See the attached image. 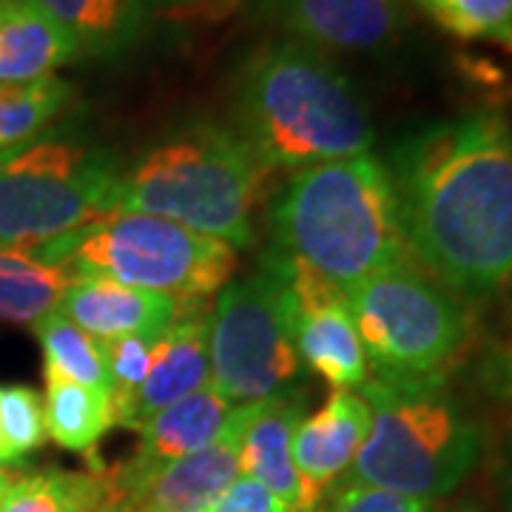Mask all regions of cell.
<instances>
[{
  "instance_id": "obj_1",
  "label": "cell",
  "mask_w": 512,
  "mask_h": 512,
  "mask_svg": "<svg viewBox=\"0 0 512 512\" xmlns=\"http://www.w3.org/2000/svg\"><path fill=\"white\" fill-rule=\"evenodd\" d=\"M410 256L456 296L512 282V123L470 111L419 128L390 154Z\"/></svg>"
},
{
  "instance_id": "obj_2",
  "label": "cell",
  "mask_w": 512,
  "mask_h": 512,
  "mask_svg": "<svg viewBox=\"0 0 512 512\" xmlns=\"http://www.w3.org/2000/svg\"><path fill=\"white\" fill-rule=\"evenodd\" d=\"M234 131L268 171L365 154L373 126L362 97L325 52L296 40L256 46L234 80Z\"/></svg>"
},
{
  "instance_id": "obj_3",
  "label": "cell",
  "mask_w": 512,
  "mask_h": 512,
  "mask_svg": "<svg viewBox=\"0 0 512 512\" xmlns=\"http://www.w3.org/2000/svg\"><path fill=\"white\" fill-rule=\"evenodd\" d=\"M268 220L276 254L305 265L339 291L413 262L387 163L370 151L291 174Z\"/></svg>"
},
{
  "instance_id": "obj_4",
  "label": "cell",
  "mask_w": 512,
  "mask_h": 512,
  "mask_svg": "<svg viewBox=\"0 0 512 512\" xmlns=\"http://www.w3.org/2000/svg\"><path fill=\"white\" fill-rule=\"evenodd\" d=\"M268 168L234 128L191 123L123 168L114 211H137L245 248Z\"/></svg>"
},
{
  "instance_id": "obj_5",
  "label": "cell",
  "mask_w": 512,
  "mask_h": 512,
  "mask_svg": "<svg viewBox=\"0 0 512 512\" xmlns=\"http://www.w3.org/2000/svg\"><path fill=\"white\" fill-rule=\"evenodd\" d=\"M359 390L370 407V430L339 487H382L436 504L473 473L484 433L444 379L367 376Z\"/></svg>"
},
{
  "instance_id": "obj_6",
  "label": "cell",
  "mask_w": 512,
  "mask_h": 512,
  "mask_svg": "<svg viewBox=\"0 0 512 512\" xmlns=\"http://www.w3.org/2000/svg\"><path fill=\"white\" fill-rule=\"evenodd\" d=\"M29 256L72 279H111L183 305H202L220 293L237 265L228 242L137 211H109Z\"/></svg>"
},
{
  "instance_id": "obj_7",
  "label": "cell",
  "mask_w": 512,
  "mask_h": 512,
  "mask_svg": "<svg viewBox=\"0 0 512 512\" xmlns=\"http://www.w3.org/2000/svg\"><path fill=\"white\" fill-rule=\"evenodd\" d=\"M120 177L111 151L69 134L0 151V248L29 254L109 214Z\"/></svg>"
},
{
  "instance_id": "obj_8",
  "label": "cell",
  "mask_w": 512,
  "mask_h": 512,
  "mask_svg": "<svg viewBox=\"0 0 512 512\" xmlns=\"http://www.w3.org/2000/svg\"><path fill=\"white\" fill-rule=\"evenodd\" d=\"M359 342L376 379H444L467 342V311L413 262L387 268L345 291Z\"/></svg>"
},
{
  "instance_id": "obj_9",
  "label": "cell",
  "mask_w": 512,
  "mask_h": 512,
  "mask_svg": "<svg viewBox=\"0 0 512 512\" xmlns=\"http://www.w3.org/2000/svg\"><path fill=\"white\" fill-rule=\"evenodd\" d=\"M211 390L231 404L288 393L302 362L293 345V299L271 251L248 279L228 282L208 313Z\"/></svg>"
},
{
  "instance_id": "obj_10",
  "label": "cell",
  "mask_w": 512,
  "mask_h": 512,
  "mask_svg": "<svg viewBox=\"0 0 512 512\" xmlns=\"http://www.w3.org/2000/svg\"><path fill=\"white\" fill-rule=\"evenodd\" d=\"M251 402L231 410L228 427L217 444L194 456L165 464H134L103 470L106 507L103 512H208L239 478V436Z\"/></svg>"
},
{
  "instance_id": "obj_11",
  "label": "cell",
  "mask_w": 512,
  "mask_h": 512,
  "mask_svg": "<svg viewBox=\"0 0 512 512\" xmlns=\"http://www.w3.org/2000/svg\"><path fill=\"white\" fill-rule=\"evenodd\" d=\"M279 259L293 299V345L299 362L322 376L333 390H353L367 382V356L345 302V291L288 256Z\"/></svg>"
},
{
  "instance_id": "obj_12",
  "label": "cell",
  "mask_w": 512,
  "mask_h": 512,
  "mask_svg": "<svg viewBox=\"0 0 512 512\" xmlns=\"http://www.w3.org/2000/svg\"><path fill=\"white\" fill-rule=\"evenodd\" d=\"M259 12L319 52H382L404 26L402 0H259Z\"/></svg>"
},
{
  "instance_id": "obj_13",
  "label": "cell",
  "mask_w": 512,
  "mask_h": 512,
  "mask_svg": "<svg viewBox=\"0 0 512 512\" xmlns=\"http://www.w3.org/2000/svg\"><path fill=\"white\" fill-rule=\"evenodd\" d=\"M211 384L208 359V313L202 305H185L171 328L154 342V356L143 384L126 396L114 399V424L140 430L151 416L171 404L183 402Z\"/></svg>"
},
{
  "instance_id": "obj_14",
  "label": "cell",
  "mask_w": 512,
  "mask_h": 512,
  "mask_svg": "<svg viewBox=\"0 0 512 512\" xmlns=\"http://www.w3.org/2000/svg\"><path fill=\"white\" fill-rule=\"evenodd\" d=\"M370 430V407L356 390H333L319 413L296 424L291 436V458L305 484L311 512L330 487L345 478L359 456Z\"/></svg>"
},
{
  "instance_id": "obj_15",
  "label": "cell",
  "mask_w": 512,
  "mask_h": 512,
  "mask_svg": "<svg viewBox=\"0 0 512 512\" xmlns=\"http://www.w3.org/2000/svg\"><path fill=\"white\" fill-rule=\"evenodd\" d=\"M183 308V302L165 293L128 288L111 279H72L57 305V311L97 342L123 336L160 339Z\"/></svg>"
},
{
  "instance_id": "obj_16",
  "label": "cell",
  "mask_w": 512,
  "mask_h": 512,
  "mask_svg": "<svg viewBox=\"0 0 512 512\" xmlns=\"http://www.w3.org/2000/svg\"><path fill=\"white\" fill-rule=\"evenodd\" d=\"M302 404L293 396H268L251 402L239 436V476L262 484L288 507V512H311L305 484L291 458V436L305 419Z\"/></svg>"
},
{
  "instance_id": "obj_17",
  "label": "cell",
  "mask_w": 512,
  "mask_h": 512,
  "mask_svg": "<svg viewBox=\"0 0 512 512\" xmlns=\"http://www.w3.org/2000/svg\"><path fill=\"white\" fill-rule=\"evenodd\" d=\"M40 12L60 23L83 55H128L148 35L160 12L180 0H29Z\"/></svg>"
},
{
  "instance_id": "obj_18",
  "label": "cell",
  "mask_w": 512,
  "mask_h": 512,
  "mask_svg": "<svg viewBox=\"0 0 512 512\" xmlns=\"http://www.w3.org/2000/svg\"><path fill=\"white\" fill-rule=\"evenodd\" d=\"M83 57L74 37L29 0H0V83L26 86Z\"/></svg>"
},
{
  "instance_id": "obj_19",
  "label": "cell",
  "mask_w": 512,
  "mask_h": 512,
  "mask_svg": "<svg viewBox=\"0 0 512 512\" xmlns=\"http://www.w3.org/2000/svg\"><path fill=\"white\" fill-rule=\"evenodd\" d=\"M231 410L234 407L220 399L208 384V387L197 390L194 396H188L183 402L171 404V407L160 410L157 416H151L137 430L140 444L128 461L154 467V464L177 461V458L208 450L225 433Z\"/></svg>"
},
{
  "instance_id": "obj_20",
  "label": "cell",
  "mask_w": 512,
  "mask_h": 512,
  "mask_svg": "<svg viewBox=\"0 0 512 512\" xmlns=\"http://www.w3.org/2000/svg\"><path fill=\"white\" fill-rule=\"evenodd\" d=\"M32 328L43 348L46 379H63L114 396V379H111L109 356L103 342L77 328L60 311L46 313Z\"/></svg>"
},
{
  "instance_id": "obj_21",
  "label": "cell",
  "mask_w": 512,
  "mask_h": 512,
  "mask_svg": "<svg viewBox=\"0 0 512 512\" xmlns=\"http://www.w3.org/2000/svg\"><path fill=\"white\" fill-rule=\"evenodd\" d=\"M106 476L40 470L29 476H12L0 495V512H103Z\"/></svg>"
},
{
  "instance_id": "obj_22",
  "label": "cell",
  "mask_w": 512,
  "mask_h": 512,
  "mask_svg": "<svg viewBox=\"0 0 512 512\" xmlns=\"http://www.w3.org/2000/svg\"><path fill=\"white\" fill-rule=\"evenodd\" d=\"M43 419L46 433L60 447L74 453H89L106 436V430L114 427V404L111 396L97 393L92 387L46 379Z\"/></svg>"
},
{
  "instance_id": "obj_23",
  "label": "cell",
  "mask_w": 512,
  "mask_h": 512,
  "mask_svg": "<svg viewBox=\"0 0 512 512\" xmlns=\"http://www.w3.org/2000/svg\"><path fill=\"white\" fill-rule=\"evenodd\" d=\"M72 276L49 268L23 251L0 248V319L12 325H35L57 311Z\"/></svg>"
},
{
  "instance_id": "obj_24",
  "label": "cell",
  "mask_w": 512,
  "mask_h": 512,
  "mask_svg": "<svg viewBox=\"0 0 512 512\" xmlns=\"http://www.w3.org/2000/svg\"><path fill=\"white\" fill-rule=\"evenodd\" d=\"M72 94L57 74L26 86L0 83V151L43 137L69 109Z\"/></svg>"
},
{
  "instance_id": "obj_25",
  "label": "cell",
  "mask_w": 512,
  "mask_h": 512,
  "mask_svg": "<svg viewBox=\"0 0 512 512\" xmlns=\"http://www.w3.org/2000/svg\"><path fill=\"white\" fill-rule=\"evenodd\" d=\"M427 18L458 40L498 43L512 52V0H413Z\"/></svg>"
},
{
  "instance_id": "obj_26",
  "label": "cell",
  "mask_w": 512,
  "mask_h": 512,
  "mask_svg": "<svg viewBox=\"0 0 512 512\" xmlns=\"http://www.w3.org/2000/svg\"><path fill=\"white\" fill-rule=\"evenodd\" d=\"M46 433L43 399L26 384L0 387V441H3V464L35 453Z\"/></svg>"
},
{
  "instance_id": "obj_27",
  "label": "cell",
  "mask_w": 512,
  "mask_h": 512,
  "mask_svg": "<svg viewBox=\"0 0 512 512\" xmlns=\"http://www.w3.org/2000/svg\"><path fill=\"white\" fill-rule=\"evenodd\" d=\"M154 342L157 339H148V336H123L114 342H103L106 356H109L111 379H114L111 402L126 399L143 384L148 367H151V356H154Z\"/></svg>"
},
{
  "instance_id": "obj_28",
  "label": "cell",
  "mask_w": 512,
  "mask_h": 512,
  "mask_svg": "<svg viewBox=\"0 0 512 512\" xmlns=\"http://www.w3.org/2000/svg\"><path fill=\"white\" fill-rule=\"evenodd\" d=\"M325 512H436V504L382 487H336Z\"/></svg>"
},
{
  "instance_id": "obj_29",
  "label": "cell",
  "mask_w": 512,
  "mask_h": 512,
  "mask_svg": "<svg viewBox=\"0 0 512 512\" xmlns=\"http://www.w3.org/2000/svg\"><path fill=\"white\" fill-rule=\"evenodd\" d=\"M484 376H487L490 393H495L501 402L512 404V293L501 316V333L484 365Z\"/></svg>"
},
{
  "instance_id": "obj_30",
  "label": "cell",
  "mask_w": 512,
  "mask_h": 512,
  "mask_svg": "<svg viewBox=\"0 0 512 512\" xmlns=\"http://www.w3.org/2000/svg\"><path fill=\"white\" fill-rule=\"evenodd\" d=\"M208 512H288V507L262 484L239 476Z\"/></svg>"
},
{
  "instance_id": "obj_31",
  "label": "cell",
  "mask_w": 512,
  "mask_h": 512,
  "mask_svg": "<svg viewBox=\"0 0 512 512\" xmlns=\"http://www.w3.org/2000/svg\"><path fill=\"white\" fill-rule=\"evenodd\" d=\"M498 493H501V504L504 510L512 512V439L507 441V450L498 467Z\"/></svg>"
},
{
  "instance_id": "obj_32",
  "label": "cell",
  "mask_w": 512,
  "mask_h": 512,
  "mask_svg": "<svg viewBox=\"0 0 512 512\" xmlns=\"http://www.w3.org/2000/svg\"><path fill=\"white\" fill-rule=\"evenodd\" d=\"M450 512H487L484 507H478V504H461V507H456V510Z\"/></svg>"
},
{
  "instance_id": "obj_33",
  "label": "cell",
  "mask_w": 512,
  "mask_h": 512,
  "mask_svg": "<svg viewBox=\"0 0 512 512\" xmlns=\"http://www.w3.org/2000/svg\"><path fill=\"white\" fill-rule=\"evenodd\" d=\"M9 481H12V476H9V473H3V470H0V495L6 493V487H9Z\"/></svg>"
},
{
  "instance_id": "obj_34",
  "label": "cell",
  "mask_w": 512,
  "mask_h": 512,
  "mask_svg": "<svg viewBox=\"0 0 512 512\" xmlns=\"http://www.w3.org/2000/svg\"><path fill=\"white\" fill-rule=\"evenodd\" d=\"M0 464H3V441H0Z\"/></svg>"
}]
</instances>
